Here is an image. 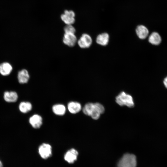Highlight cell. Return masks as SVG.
<instances>
[{
  "label": "cell",
  "mask_w": 167,
  "mask_h": 167,
  "mask_svg": "<svg viewBox=\"0 0 167 167\" xmlns=\"http://www.w3.org/2000/svg\"><path fill=\"white\" fill-rule=\"evenodd\" d=\"M12 70V66L8 62H3L0 64V73L3 75H9Z\"/></svg>",
  "instance_id": "2e32d148"
},
{
  "label": "cell",
  "mask_w": 167,
  "mask_h": 167,
  "mask_svg": "<svg viewBox=\"0 0 167 167\" xmlns=\"http://www.w3.org/2000/svg\"><path fill=\"white\" fill-rule=\"evenodd\" d=\"M109 36L106 32L99 34L96 38V42L99 45L103 46L106 45L109 41Z\"/></svg>",
  "instance_id": "5bb4252c"
},
{
  "label": "cell",
  "mask_w": 167,
  "mask_h": 167,
  "mask_svg": "<svg viewBox=\"0 0 167 167\" xmlns=\"http://www.w3.org/2000/svg\"><path fill=\"white\" fill-rule=\"evenodd\" d=\"M67 109L71 113L76 114L81 111L82 109V106L79 102L71 101L68 104Z\"/></svg>",
  "instance_id": "9c48e42d"
},
{
  "label": "cell",
  "mask_w": 167,
  "mask_h": 167,
  "mask_svg": "<svg viewBox=\"0 0 167 167\" xmlns=\"http://www.w3.org/2000/svg\"><path fill=\"white\" fill-rule=\"evenodd\" d=\"M64 30L65 33L75 34L76 30L72 25H66L64 27Z\"/></svg>",
  "instance_id": "d6986e66"
},
{
  "label": "cell",
  "mask_w": 167,
  "mask_h": 167,
  "mask_svg": "<svg viewBox=\"0 0 167 167\" xmlns=\"http://www.w3.org/2000/svg\"><path fill=\"white\" fill-rule=\"evenodd\" d=\"M148 41L151 44L154 45H158L161 42V38L160 34L157 32H152L149 36Z\"/></svg>",
  "instance_id": "4fadbf2b"
},
{
  "label": "cell",
  "mask_w": 167,
  "mask_h": 167,
  "mask_svg": "<svg viewBox=\"0 0 167 167\" xmlns=\"http://www.w3.org/2000/svg\"><path fill=\"white\" fill-rule=\"evenodd\" d=\"M38 153L41 157L43 159H47L52 155V148L49 144L44 143L39 147Z\"/></svg>",
  "instance_id": "277c9868"
},
{
  "label": "cell",
  "mask_w": 167,
  "mask_h": 167,
  "mask_svg": "<svg viewBox=\"0 0 167 167\" xmlns=\"http://www.w3.org/2000/svg\"><path fill=\"white\" fill-rule=\"evenodd\" d=\"M136 156L133 154L126 153L118 161L117 167H136Z\"/></svg>",
  "instance_id": "7a4b0ae2"
},
{
  "label": "cell",
  "mask_w": 167,
  "mask_h": 167,
  "mask_svg": "<svg viewBox=\"0 0 167 167\" xmlns=\"http://www.w3.org/2000/svg\"><path fill=\"white\" fill-rule=\"evenodd\" d=\"M82 110L86 115L90 116L93 119L97 120L101 114L104 113L105 108L100 103L88 102L84 105Z\"/></svg>",
  "instance_id": "6da1fadb"
},
{
  "label": "cell",
  "mask_w": 167,
  "mask_h": 167,
  "mask_svg": "<svg viewBox=\"0 0 167 167\" xmlns=\"http://www.w3.org/2000/svg\"><path fill=\"white\" fill-rule=\"evenodd\" d=\"M3 167V166H2V163L1 161L0 160V167Z\"/></svg>",
  "instance_id": "7402d4cb"
},
{
  "label": "cell",
  "mask_w": 167,
  "mask_h": 167,
  "mask_svg": "<svg viewBox=\"0 0 167 167\" xmlns=\"http://www.w3.org/2000/svg\"><path fill=\"white\" fill-rule=\"evenodd\" d=\"M77 41L75 34L65 33L63 38L64 43L70 47H72L75 44Z\"/></svg>",
  "instance_id": "ba28073f"
},
{
  "label": "cell",
  "mask_w": 167,
  "mask_h": 167,
  "mask_svg": "<svg viewBox=\"0 0 167 167\" xmlns=\"http://www.w3.org/2000/svg\"><path fill=\"white\" fill-rule=\"evenodd\" d=\"M116 102L119 105H125L129 108L134 106V103L132 96L124 92H120L116 97Z\"/></svg>",
  "instance_id": "3957f363"
},
{
  "label": "cell",
  "mask_w": 167,
  "mask_h": 167,
  "mask_svg": "<svg viewBox=\"0 0 167 167\" xmlns=\"http://www.w3.org/2000/svg\"><path fill=\"white\" fill-rule=\"evenodd\" d=\"M92 40L91 36L87 33L83 34L78 41L79 46L82 48L89 47L92 44Z\"/></svg>",
  "instance_id": "8992f818"
},
{
  "label": "cell",
  "mask_w": 167,
  "mask_h": 167,
  "mask_svg": "<svg viewBox=\"0 0 167 167\" xmlns=\"http://www.w3.org/2000/svg\"><path fill=\"white\" fill-rule=\"evenodd\" d=\"M52 110L53 113L56 115L62 116L66 113V108L63 105L56 104L53 105Z\"/></svg>",
  "instance_id": "9a60e30c"
},
{
  "label": "cell",
  "mask_w": 167,
  "mask_h": 167,
  "mask_svg": "<svg viewBox=\"0 0 167 167\" xmlns=\"http://www.w3.org/2000/svg\"><path fill=\"white\" fill-rule=\"evenodd\" d=\"M29 77L28 72L26 69L22 70L18 73V79L19 82L20 84H24L27 83Z\"/></svg>",
  "instance_id": "7c38bea8"
},
{
  "label": "cell",
  "mask_w": 167,
  "mask_h": 167,
  "mask_svg": "<svg viewBox=\"0 0 167 167\" xmlns=\"http://www.w3.org/2000/svg\"><path fill=\"white\" fill-rule=\"evenodd\" d=\"M19 108L21 112L23 113H26L31 110L32 105L29 102L23 101L19 104Z\"/></svg>",
  "instance_id": "e0dca14e"
},
{
  "label": "cell",
  "mask_w": 167,
  "mask_h": 167,
  "mask_svg": "<svg viewBox=\"0 0 167 167\" xmlns=\"http://www.w3.org/2000/svg\"><path fill=\"white\" fill-rule=\"evenodd\" d=\"M63 13L69 15L71 17H75V12L71 10H65Z\"/></svg>",
  "instance_id": "ffe728a7"
},
{
  "label": "cell",
  "mask_w": 167,
  "mask_h": 167,
  "mask_svg": "<svg viewBox=\"0 0 167 167\" xmlns=\"http://www.w3.org/2000/svg\"><path fill=\"white\" fill-rule=\"evenodd\" d=\"M135 31L138 36L140 39H145L148 35V30L144 25H140L138 26Z\"/></svg>",
  "instance_id": "30bf717a"
},
{
  "label": "cell",
  "mask_w": 167,
  "mask_h": 167,
  "mask_svg": "<svg viewBox=\"0 0 167 167\" xmlns=\"http://www.w3.org/2000/svg\"><path fill=\"white\" fill-rule=\"evenodd\" d=\"M3 98L7 102L11 103L16 102L18 98V94L14 91H6L4 93Z\"/></svg>",
  "instance_id": "8fae6325"
},
{
  "label": "cell",
  "mask_w": 167,
  "mask_h": 167,
  "mask_svg": "<svg viewBox=\"0 0 167 167\" xmlns=\"http://www.w3.org/2000/svg\"><path fill=\"white\" fill-rule=\"evenodd\" d=\"M163 83L165 88H167V76L165 77L164 79Z\"/></svg>",
  "instance_id": "44dd1931"
},
{
  "label": "cell",
  "mask_w": 167,
  "mask_h": 167,
  "mask_svg": "<svg viewBox=\"0 0 167 167\" xmlns=\"http://www.w3.org/2000/svg\"><path fill=\"white\" fill-rule=\"evenodd\" d=\"M77 151L74 148H72L68 150L64 156V159L67 163L72 164L75 161L78 155Z\"/></svg>",
  "instance_id": "5b68a950"
},
{
  "label": "cell",
  "mask_w": 167,
  "mask_h": 167,
  "mask_svg": "<svg viewBox=\"0 0 167 167\" xmlns=\"http://www.w3.org/2000/svg\"><path fill=\"white\" fill-rule=\"evenodd\" d=\"M60 18L62 20L66 25H72L75 21V18L72 17L63 13L61 15Z\"/></svg>",
  "instance_id": "ac0fdd59"
},
{
  "label": "cell",
  "mask_w": 167,
  "mask_h": 167,
  "mask_svg": "<svg viewBox=\"0 0 167 167\" xmlns=\"http://www.w3.org/2000/svg\"><path fill=\"white\" fill-rule=\"evenodd\" d=\"M29 122L31 126L35 129L39 128L42 124V118L40 115L34 114L29 118Z\"/></svg>",
  "instance_id": "52a82bcc"
}]
</instances>
